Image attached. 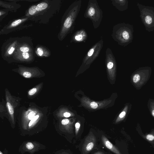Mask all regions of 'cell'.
Instances as JSON below:
<instances>
[{
	"mask_svg": "<svg viewBox=\"0 0 154 154\" xmlns=\"http://www.w3.org/2000/svg\"><path fill=\"white\" fill-rule=\"evenodd\" d=\"M113 5L119 10H122V7L125 1L124 0H112L111 1Z\"/></svg>",
	"mask_w": 154,
	"mask_h": 154,
	"instance_id": "15",
	"label": "cell"
},
{
	"mask_svg": "<svg viewBox=\"0 0 154 154\" xmlns=\"http://www.w3.org/2000/svg\"><path fill=\"white\" fill-rule=\"evenodd\" d=\"M94 154H105L103 152L101 151H99L96 152Z\"/></svg>",
	"mask_w": 154,
	"mask_h": 154,
	"instance_id": "31",
	"label": "cell"
},
{
	"mask_svg": "<svg viewBox=\"0 0 154 154\" xmlns=\"http://www.w3.org/2000/svg\"><path fill=\"white\" fill-rule=\"evenodd\" d=\"M88 37V34L84 29H79L72 35L71 37L70 42L79 43L85 42Z\"/></svg>",
	"mask_w": 154,
	"mask_h": 154,
	"instance_id": "8",
	"label": "cell"
},
{
	"mask_svg": "<svg viewBox=\"0 0 154 154\" xmlns=\"http://www.w3.org/2000/svg\"><path fill=\"white\" fill-rule=\"evenodd\" d=\"M84 17L91 20L94 29L99 27L103 17V12L97 0L88 1Z\"/></svg>",
	"mask_w": 154,
	"mask_h": 154,
	"instance_id": "2",
	"label": "cell"
},
{
	"mask_svg": "<svg viewBox=\"0 0 154 154\" xmlns=\"http://www.w3.org/2000/svg\"><path fill=\"white\" fill-rule=\"evenodd\" d=\"M35 112L32 111L30 112L28 115V119L31 120L35 116Z\"/></svg>",
	"mask_w": 154,
	"mask_h": 154,
	"instance_id": "28",
	"label": "cell"
},
{
	"mask_svg": "<svg viewBox=\"0 0 154 154\" xmlns=\"http://www.w3.org/2000/svg\"><path fill=\"white\" fill-rule=\"evenodd\" d=\"M17 43L16 42H14L12 44H11L10 46H8L7 49L6 50L5 54L7 56H10L14 52V51L17 46L16 45ZM15 54V53H14Z\"/></svg>",
	"mask_w": 154,
	"mask_h": 154,
	"instance_id": "17",
	"label": "cell"
},
{
	"mask_svg": "<svg viewBox=\"0 0 154 154\" xmlns=\"http://www.w3.org/2000/svg\"><path fill=\"white\" fill-rule=\"evenodd\" d=\"M0 154H8V152L6 151H3L2 152V151H0Z\"/></svg>",
	"mask_w": 154,
	"mask_h": 154,
	"instance_id": "30",
	"label": "cell"
},
{
	"mask_svg": "<svg viewBox=\"0 0 154 154\" xmlns=\"http://www.w3.org/2000/svg\"><path fill=\"white\" fill-rule=\"evenodd\" d=\"M31 48L29 45L23 44L18 46L16 51L20 52H31Z\"/></svg>",
	"mask_w": 154,
	"mask_h": 154,
	"instance_id": "16",
	"label": "cell"
},
{
	"mask_svg": "<svg viewBox=\"0 0 154 154\" xmlns=\"http://www.w3.org/2000/svg\"><path fill=\"white\" fill-rule=\"evenodd\" d=\"M48 6V4L46 2H42L36 5L37 11H40L46 9Z\"/></svg>",
	"mask_w": 154,
	"mask_h": 154,
	"instance_id": "19",
	"label": "cell"
},
{
	"mask_svg": "<svg viewBox=\"0 0 154 154\" xmlns=\"http://www.w3.org/2000/svg\"><path fill=\"white\" fill-rule=\"evenodd\" d=\"M83 105L91 109H96L104 106L107 103V101L96 102L91 101L86 97H84L82 99Z\"/></svg>",
	"mask_w": 154,
	"mask_h": 154,
	"instance_id": "9",
	"label": "cell"
},
{
	"mask_svg": "<svg viewBox=\"0 0 154 154\" xmlns=\"http://www.w3.org/2000/svg\"><path fill=\"white\" fill-rule=\"evenodd\" d=\"M71 114L67 112H65L63 113V116L65 117H69L71 116Z\"/></svg>",
	"mask_w": 154,
	"mask_h": 154,
	"instance_id": "29",
	"label": "cell"
},
{
	"mask_svg": "<svg viewBox=\"0 0 154 154\" xmlns=\"http://www.w3.org/2000/svg\"><path fill=\"white\" fill-rule=\"evenodd\" d=\"M36 52L37 55L40 57L48 56V51L46 48L41 46L37 48Z\"/></svg>",
	"mask_w": 154,
	"mask_h": 154,
	"instance_id": "14",
	"label": "cell"
},
{
	"mask_svg": "<svg viewBox=\"0 0 154 154\" xmlns=\"http://www.w3.org/2000/svg\"><path fill=\"white\" fill-rule=\"evenodd\" d=\"M145 21L146 23L149 24L152 23V19L150 16L148 15L145 17Z\"/></svg>",
	"mask_w": 154,
	"mask_h": 154,
	"instance_id": "24",
	"label": "cell"
},
{
	"mask_svg": "<svg viewBox=\"0 0 154 154\" xmlns=\"http://www.w3.org/2000/svg\"><path fill=\"white\" fill-rule=\"evenodd\" d=\"M24 19H18L15 20L11 23L9 27L10 28H13L16 27L20 24L24 20Z\"/></svg>",
	"mask_w": 154,
	"mask_h": 154,
	"instance_id": "20",
	"label": "cell"
},
{
	"mask_svg": "<svg viewBox=\"0 0 154 154\" xmlns=\"http://www.w3.org/2000/svg\"><path fill=\"white\" fill-rule=\"evenodd\" d=\"M101 140L103 145L112 152L116 154H122L118 148L113 145L104 135H102Z\"/></svg>",
	"mask_w": 154,
	"mask_h": 154,
	"instance_id": "10",
	"label": "cell"
},
{
	"mask_svg": "<svg viewBox=\"0 0 154 154\" xmlns=\"http://www.w3.org/2000/svg\"><path fill=\"white\" fill-rule=\"evenodd\" d=\"M128 106L126 105L122 111L120 113L117 118L116 120V123H118L122 120H123L125 118L127 114L128 110Z\"/></svg>",
	"mask_w": 154,
	"mask_h": 154,
	"instance_id": "13",
	"label": "cell"
},
{
	"mask_svg": "<svg viewBox=\"0 0 154 154\" xmlns=\"http://www.w3.org/2000/svg\"><path fill=\"white\" fill-rule=\"evenodd\" d=\"M80 124L79 122H77L75 125V134L77 135L80 129Z\"/></svg>",
	"mask_w": 154,
	"mask_h": 154,
	"instance_id": "23",
	"label": "cell"
},
{
	"mask_svg": "<svg viewBox=\"0 0 154 154\" xmlns=\"http://www.w3.org/2000/svg\"><path fill=\"white\" fill-rule=\"evenodd\" d=\"M37 89L36 88H33L30 90L28 92V94L29 95H34L37 91Z\"/></svg>",
	"mask_w": 154,
	"mask_h": 154,
	"instance_id": "27",
	"label": "cell"
},
{
	"mask_svg": "<svg viewBox=\"0 0 154 154\" xmlns=\"http://www.w3.org/2000/svg\"><path fill=\"white\" fill-rule=\"evenodd\" d=\"M145 137L149 141H152L154 140V135L152 134H147L146 136Z\"/></svg>",
	"mask_w": 154,
	"mask_h": 154,
	"instance_id": "25",
	"label": "cell"
},
{
	"mask_svg": "<svg viewBox=\"0 0 154 154\" xmlns=\"http://www.w3.org/2000/svg\"><path fill=\"white\" fill-rule=\"evenodd\" d=\"M150 73L144 72H137L131 75V80L134 86L137 89H140L148 81Z\"/></svg>",
	"mask_w": 154,
	"mask_h": 154,
	"instance_id": "5",
	"label": "cell"
},
{
	"mask_svg": "<svg viewBox=\"0 0 154 154\" xmlns=\"http://www.w3.org/2000/svg\"><path fill=\"white\" fill-rule=\"evenodd\" d=\"M61 124L64 127V128L58 131L59 134L61 133H68L71 134L72 132V124L70 120L68 119H64L61 121Z\"/></svg>",
	"mask_w": 154,
	"mask_h": 154,
	"instance_id": "11",
	"label": "cell"
},
{
	"mask_svg": "<svg viewBox=\"0 0 154 154\" xmlns=\"http://www.w3.org/2000/svg\"><path fill=\"white\" fill-rule=\"evenodd\" d=\"M103 41L101 38L91 48L85 55L82 66L88 67L98 57L102 49Z\"/></svg>",
	"mask_w": 154,
	"mask_h": 154,
	"instance_id": "3",
	"label": "cell"
},
{
	"mask_svg": "<svg viewBox=\"0 0 154 154\" xmlns=\"http://www.w3.org/2000/svg\"><path fill=\"white\" fill-rule=\"evenodd\" d=\"M46 146L36 141L27 140L23 141L20 146L19 152L22 154L28 152L29 154H34L36 152L45 149Z\"/></svg>",
	"mask_w": 154,
	"mask_h": 154,
	"instance_id": "4",
	"label": "cell"
},
{
	"mask_svg": "<svg viewBox=\"0 0 154 154\" xmlns=\"http://www.w3.org/2000/svg\"><path fill=\"white\" fill-rule=\"evenodd\" d=\"M105 57L107 71L110 78L114 79L116 71V61L112 51L109 48H108L106 50Z\"/></svg>",
	"mask_w": 154,
	"mask_h": 154,
	"instance_id": "6",
	"label": "cell"
},
{
	"mask_svg": "<svg viewBox=\"0 0 154 154\" xmlns=\"http://www.w3.org/2000/svg\"><path fill=\"white\" fill-rule=\"evenodd\" d=\"M23 75L25 78H30L31 77L32 74L28 72L25 71L23 72Z\"/></svg>",
	"mask_w": 154,
	"mask_h": 154,
	"instance_id": "26",
	"label": "cell"
},
{
	"mask_svg": "<svg viewBox=\"0 0 154 154\" xmlns=\"http://www.w3.org/2000/svg\"><path fill=\"white\" fill-rule=\"evenodd\" d=\"M96 137L91 132L85 139L82 148L83 154H87L91 151L96 146Z\"/></svg>",
	"mask_w": 154,
	"mask_h": 154,
	"instance_id": "7",
	"label": "cell"
},
{
	"mask_svg": "<svg viewBox=\"0 0 154 154\" xmlns=\"http://www.w3.org/2000/svg\"><path fill=\"white\" fill-rule=\"evenodd\" d=\"M6 105L9 114L11 115H12L14 113V110L11 104L9 102H7L6 103Z\"/></svg>",
	"mask_w": 154,
	"mask_h": 154,
	"instance_id": "22",
	"label": "cell"
},
{
	"mask_svg": "<svg viewBox=\"0 0 154 154\" xmlns=\"http://www.w3.org/2000/svg\"><path fill=\"white\" fill-rule=\"evenodd\" d=\"M14 56L20 60H29L33 57L31 52H20L16 51L14 54Z\"/></svg>",
	"mask_w": 154,
	"mask_h": 154,
	"instance_id": "12",
	"label": "cell"
},
{
	"mask_svg": "<svg viewBox=\"0 0 154 154\" xmlns=\"http://www.w3.org/2000/svg\"><path fill=\"white\" fill-rule=\"evenodd\" d=\"M147 106L151 115L154 117V99L149 100Z\"/></svg>",
	"mask_w": 154,
	"mask_h": 154,
	"instance_id": "18",
	"label": "cell"
},
{
	"mask_svg": "<svg viewBox=\"0 0 154 154\" xmlns=\"http://www.w3.org/2000/svg\"><path fill=\"white\" fill-rule=\"evenodd\" d=\"M81 0L73 2L69 6L63 17L59 38L62 41L74 30L76 19L80 11Z\"/></svg>",
	"mask_w": 154,
	"mask_h": 154,
	"instance_id": "1",
	"label": "cell"
},
{
	"mask_svg": "<svg viewBox=\"0 0 154 154\" xmlns=\"http://www.w3.org/2000/svg\"><path fill=\"white\" fill-rule=\"evenodd\" d=\"M37 12L36 6L33 5L28 10V13L30 15H34Z\"/></svg>",
	"mask_w": 154,
	"mask_h": 154,
	"instance_id": "21",
	"label": "cell"
}]
</instances>
